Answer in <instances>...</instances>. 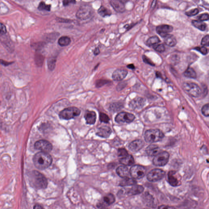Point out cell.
Instances as JSON below:
<instances>
[{"mask_svg": "<svg viewBox=\"0 0 209 209\" xmlns=\"http://www.w3.org/2000/svg\"><path fill=\"white\" fill-rule=\"evenodd\" d=\"M35 166L39 170H45L51 165L52 159L48 153L41 152L37 153L33 157Z\"/></svg>", "mask_w": 209, "mask_h": 209, "instance_id": "1", "label": "cell"}, {"mask_svg": "<svg viewBox=\"0 0 209 209\" xmlns=\"http://www.w3.org/2000/svg\"><path fill=\"white\" fill-rule=\"evenodd\" d=\"M164 137V134L159 129H150L145 133L144 139L148 143H154L161 141Z\"/></svg>", "mask_w": 209, "mask_h": 209, "instance_id": "2", "label": "cell"}, {"mask_svg": "<svg viewBox=\"0 0 209 209\" xmlns=\"http://www.w3.org/2000/svg\"><path fill=\"white\" fill-rule=\"evenodd\" d=\"M183 88L185 91L193 97H198L201 94V89L195 83L187 82L183 83Z\"/></svg>", "mask_w": 209, "mask_h": 209, "instance_id": "3", "label": "cell"}, {"mask_svg": "<svg viewBox=\"0 0 209 209\" xmlns=\"http://www.w3.org/2000/svg\"><path fill=\"white\" fill-rule=\"evenodd\" d=\"M32 182L33 185L36 188L44 189L48 185L46 178L40 173L34 171L32 174Z\"/></svg>", "mask_w": 209, "mask_h": 209, "instance_id": "4", "label": "cell"}, {"mask_svg": "<svg viewBox=\"0 0 209 209\" xmlns=\"http://www.w3.org/2000/svg\"><path fill=\"white\" fill-rule=\"evenodd\" d=\"M81 114L79 109L75 107H69L65 109L59 114V117L61 119L70 120L78 117Z\"/></svg>", "mask_w": 209, "mask_h": 209, "instance_id": "5", "label": "cell"}, {"mask_svg": "<svg viewBox=\"0 0 209 209\" xmlns=\"http://www.w3.org/2000/svg\"><path fill=\"white\" fill-rule=\"evenodd\" d=\"M169 158L170 155L167 152H160L154 156L153 160V164L156 166H165L168 162Z\"/></svg>", "mask_w": 209, "mask_h": 209, "instance_id": "6", "label": "cell"}, {"mask_svg": "<svg viewBox=\"0 0 209 209\" xmlns=\"http://www.w3.org/2000/svg\"><path fill=\"white\" fill-rule=\"evenodd\" d=\"M165 175V171L161 169H154L148 173L147 178L150 182H157L162 179Z\"/></svg>", "mask_w": 209, "mask_h": 209, "instance_id": "7", "label": "cell"}, {"mask_svg": "<svg viewBox=\"0 0 209 209\" xmlns=\"http://www.w3.org/2000/svg\"><path fill=\"white\" fill-rule=\"evenodd\" d=\"M135 117L132 114L126 112H122L116 116L115 120L118 124H129L132 122Z\"/></svg>", "mask_w": 209, "mask_h": 209, "instance_id": "8", "label": "cell"}, {"mask_svg": "<svg viewBox=\"0 0 209 209\" xmlns=\"http://www.w3.org/2000/svg\"><path fill=\"white\" fill-rule=\"evenodd\" d=\"M93 11L92 8L89 5H85L81 7L77 12V17L81 20L89 19L92 16Z\"/></svg>", "mask_w": 209, "mask_h": 209, "instance_id": "9", "label": "cell"}, {"mask_svg": "<svg viewBox=\"0 0 209 209\" xmlns=\"http://www.w3.org/2000/svg\"><path fill=\"white\" fill-rule=\"evenodd\" d=\"M130 175L133 178L139 179L142 178L146 175V170L144 167L136 165H134L130 168Z\"/></svg>", "mask_w": 209, "mask_h": 209, "instance_id": "10", "label": "cell"}, {"mask_svg": "<svg viewBox=\"0 0 209 209\" xmlns=\"http://www.w3.org/2000/svg\"><path fill=\"white\" fill-rule=\"evenodd\" d=\"M34 148L42 152L48 153L51 151L52 146L49 141L45 140H40L35 142Z\"/></svg>", "mask_w": 209, "mask_h": 209, "instance_id": "11", "label": "cell"}, {"mask_svg": "<svg viewBox=\"0 0 209 209\" xmlns=\"http://www.w3.org/2000/svg\"><path fill=\"white\" fill-rule=\"evenodd\" d=\"M173 27L171 25H159L156 28L157 33L160 35L161 37L164 38L167 34L172 32Z\"/></svg>", "mask_w": 209, "mask_h": 209, "instance_id": "12", "label": "cell"}, {"mask_svg": "<svg viewBox=\"0 0 209 209\" xmlns=\"http://www.w3.org/2000/svg\"><path fill=\"white\" fill-rule=\"evenodd\" d=\"M128 74V71L123 69H118L115 70L112 74V77L114 80L120 81L126 77Z\"/></svg>", "mask_w": 209, "mask_h": 209, "instance_id": "13", "label": "cell"}, {"mask_svg": "<svg viewBox=\"0 0 209 209\" xmlns=\"http://www.w3.org/2000/svg\"><path fill=\"white\" fill-rule=\"evenodd\" d=\"M110 4L115 11L118 13H123L125 11V5L120 0H111Z\"/></svg>", "mask_w": 209, "mask_h": 209, "instance_id": "14", "label": "cell"}, {"mask_svg": "<svg viewBox=\"0 0 209 209\" xmlns=\"http://www.w3.org/2000/svg\"><path fill=\"white\" fill-rule=\"evenodd\" d=\"M112 131L110 128L107 126H103L97 130L96 135L100 137L107 138L112 134Z\"/></svg>", "mask_w": 209, "mask_h": 209, "instance_id": "15", "label": "cell"}, {"mask_svg": "<svg viewBox=\"0 0 209 209\" xmlns=\"http://www.w3.org/2000/svg\"><path fill=\"white\" fill-rule=\"evenodd\" d=\"M144 145L143 141L141 140H136L129 144V148L131 151L137 152L141 150Z\"/></svg>", "mask_w": 209, "mask_h": 209, "instance_id": "16", "label": "cell"}, {"mask_svg": "<svg viewBox=\"0 0 209 209\" xmlns=\"http://www.w3.org/2000/svg\"><path fill=\"white\" fill-rule=\"evenodd\" d=\"M146 100L141 97L136 98L130 103V107L133 109L141 108L144 106Z\"/></svg>", "mask_w": 209, "mask_h": 209, "instance_id": "17", "label": "cell"}, {"mask_svg": "<svg viewBox=\"0 0 209 209\" xmlns=\"http://www.w3.org/2000/svg\"><path fill=\"white\" fill-rule=\"evenodd\" d=\"M85 118L87 124L93 125L96 121V114L93 111H87L85 114Z\"/></svg>", "mask_w": 209, "mask_h": 209, "instance_id": "18", "label": "cell"}, {"mask_svg": "<svg viewBox=\"0 0 209 209\" xmlns=\"http://www.w3.org/2000/svg\"><path fill=\"white\" fill-rule=\"evenodd\" d=\"M146 152L149 156L154 157L160 153V151L159 146L156 145L151 144L146 148Z\"/></svg>", "mask_w": 209, "mask_h": 209, "instance_id": "19", "label": "cell"}, {"mask_svg": "<svg viewBox=\"0 0 209 209\" xmlns=\"http://www.w3.org/2000/svg\"><path fill=\"white\" fill-rule=\"evenodd\" d=\"M117 175L122 178L130 177V171H129L127 167L121 166L118 167L116 170Z\"/></svg>", "mask_w": 209, "mask_h": 209, "instance_id": "20", "label": "cell"}, {"mask_svg": "<svg viewBox=\"0 0 209 209\" xmlns=\"http://www.w3.org/2000/svg\"><path fill=\"white\" fill-rule=\"evenodd\" d=\"M144 189L142 186L134 185L128 191L127 194L129 196L137 195L142 193Z\"/></svg>", "mask_w": 209, "mask_h": 209, "instance_id": "21", "label": "cell"}, {"mask_svg": "<svg viewBox=\"0 0 209 209\" xmlns=\"http://www.w3.org/2000/svg\"><path fill=\"white\" fill-rule=\"evenodd\" d=\"M165 44L170 47H174L176 45L177 41L176 38L172 35L167 34L164 37Z\"/></svg>", "mask_w": 209, "mask_h": 209, "instance_id": "22", "label": "cell"}, {"mask_svg": "<svg viewBox=\"0 0 209 209\" xmlns=\"http://www.w3.org/2000/svg\"><path fill=\"white\" fill-rule=\"evenodd\" d=\"M121 164L126 166H131L135 164V160L133 157L131 155H128L124 157L121 158L119 160Z\"/></svg>", "mask_w": 209, "mask_h": 209, "instance_id": "23", "label": "cell"}, {"mask_svg": "<svg viewBox=\"0 0 209 209\" xmlns=\"http://www.w3.org/2000/svg\"><path fill=\"white\" fill-rule=\"evenodd\" d=\"M176 171H170L168 174V181L170 185L173 187L177 186L178 182L177 178L175 176Z\"/></svg>", "mask_w": 209, "mask_h": 209, "instance_id": "24", "label": "cell"}, {"mask_svg": "<svg viewBox=\"0 0 209 209\" xmlns=\"http://www.w3.org/2000/svg\"><path fill=\"white\" fill-rule=\"evenodd\" d=\"M136 182L135 179L130 178V177L124 178L123 180L120 182L119 186L122 187L127 186H133L136 184Z\"/></svg>", "mask_w": 209, "mask_h": 209, "instance_id": "25", "label": "cell"}, {"mask_svg": "<svg viewBox=\"0 0 209 209\" xmlns=\"http://www.w3.org/2000/svg\"><path fill=\"white\" fill-rule=\"evenodd\" d=\"M192 23L195 27L201 31H205L206 28V25L205 23L200 20H193Z\"/></svg>", "mask_w": 209, "mask_h": 209, "instance_id": "26", "label": "cell"}, {"mask_svg": "<svg viewBox=\"0 0 209 209\" xmlns=\"http://www.w3.org/2000/svg\"><path fill=\"white\" fill-rule=\"evenodd\" d=\"M71 39L69 37L63 36L59 38L58 43L61 46H66L68 45L71 43Z\"/></svg>", "mask_w": 209, "mask_h": 209, "instance_id": "27", "label": "cell"}, {"mask_svg": "<svg viewBox=\"0 0 209 209\" xmlns=\"http://www.w3.org/2000/svg\"><path fill=\"white\" fill-rule=\"evenodd\" d=\"M160 42L159 37L157 36H153L147 40V44L150 47H153L156 45Z\"/></svg>", "mask_w": 209, "mask_h": 209, "instance_id": "28", "label": "cell"}, {"mask_svg": "<svg viewBox=\"0 0 209 209\" xmlns=\"http://www.w3.org/2000/svg\"><path fill=\"white\" fill-rule=\"evenodd\" d=\"M99 14L101 16L105 17L106 16H110L112 14L110 11L107 8H105L104 6H101L100 7L98 11Z\"/></svg>", "mask_w": 209, "mask_h": 209, "instance_id": "29", "label": "cell"}, {"mask_svg": "<svg viewBox=\"0 0 209 209\" xmlns=\"http://www.w3.org/2000/svg\"><path fill=\"white\" fill-rule=\"evenodd\" d=\"M184 74L185 77L189 78H195L196 77V73L191 67H188L184 72Z\"/></svg>", "mask_w": 209, "mask_h": 209, "instance_id": "30", "label": "cell"}, {"mask_svg": "<svg viewBox=\"0 0 209 209\" xmlns=\"http://www.w3.org/2000/svg\"><path fill=\"white\" fill-rule=\"evenodd\" d=\"M103 200L107 205H110L115 201V198L113 194H109L104 197Z\"/></svg>", "mask_w": 209, "mask_h": 209, "instance_id": "31", "label": "cell"}, {"mask_svg": "<svg viewBox=\"0 0 209 209\" xmlns=\"http://www.w3.org/2000/svg\"><path fill=\"white\" fill-rule=\"evenodd\" d=\"M56 63V59L55 58H51L48 59V66L50 70L52 71L55 68Z\"/></svg>", "mask_w": 209, "mask_h": 209, "instance_id": "32", "label": "cell"}, {"mask_svg": "<svg viewBox=\"0 0 209 209\" xmlns=\"http://www.w3.org/2000/svg\"><path fill=\"white\" fill-rule=\"evenodd\" d=\"M99 119L101 122L107 124L109 122L110 119L108 116L106 114L101 113L99 115Z\"/></svg>", "mask_w": 209, "mask_h": 209, "instance_id": "33", "label": "cell"}, {"mask_svg": "<svg viewBox=\"0 0 209 209\" xmlns=\"http://www.w3.org/2000/svg\"><path fill=\"white\" fill-rule=\"evenodd\" d=\"M51 6L45 4L44 2H41L38 5V9L40 10L50 11Z\"/></svg>", "mask_w": 209, "mask_h": 209, "instance_id": "34", "label": "cell"}, {"mask_svg": "<svg viewBox=\"0 0 209 209\" xmlns=\"http://www.w3.org/2000/svg\"><path fill=\"white\" fill-rule=\"evenodd\" d=\"M154 50L160 53L164 52L165 51V47L163 44H157L153 47Z\"/></svg>", "mask_w": 209, "mask_h": 209, "instance_id": "35", "label": "cell"}, {"mask_svg": "<svg viewBox=\"0 0 209 209\" xmlns=\"http://www.w3.org/2000/svg\"><path fill=\"white\" fill-rule=\"evenodd\" d=\"M202 113L205 117H209V103L204 105L201 109Z\"/></svg>", "mask_w": 209, "mask_h": 209, "instance_id": "36", "label": "cell"}, {"mask_svg": "<svg viewBox=\"0 0 209 209\" xmlns=\"http://www.w3.org/2000/svg\"><path fill=\"white\" fill-rule=\"evenodd\" d=\"M118 153V156L121 157V158L124 157L128 155L127 151L125 148H121L119 149Z\"/></svg>", "mask_w": 209, "mask_h": 209, "instance_id": "37", "label": "cell"}, {"mask_svg": "<svg viewBox=\"0 0 209 209\" xmlns=\"http://www.w3.org/2000/svg\"><path fill=\"white\" fill-rule=\"evenodd\" d=\"M43 56L41 54H38L35 57L36 63L38 66H41L43 62Z\"/></svg>", "mask_w": 209, "mask_h": 209, "instance_id": "38", "label": "cell"}, {"mask_svg": "<svg viewBox=\"0 0 209 209\" xmlns=\"http://www.w3.org/2000/svg\"><path fill=\"white\" fill-rule=\"evenodd\" d=\"M201 44L204 46H209V35L205 36L201 40Z\"/></svg>", "mask_w": 209, "mask_h": 209, "instance_id": "39", "label": "cell"}, {"mask_svg": "<svg viewBox=\"0 0 209 209\" xmlns=\"http://www.w3.org/2000/svg\"><path fill=\"white\" fill-rule=\"evenodd\" d=\"M110 107L112 111H117L120 110L122 107V106L121 105L120 103H113Z\"/></svg>", "mask_w": 209, "mask_h": 209, "instance_id": "40", "label": "cell"}, {"mask_svg": "<svg viewBox=\"0 0 209 209\" xmlns=\"http://www.w3.org/2000/svg\"><path fill=\"white\" fill-rule=\"evenodd\" d=\"M195 49L200 52L202 54H204V55L207 54L208 52V50L207 48H205V47H196L195 48Z\"/></svg>", "mask_w": 209, "mask_h": 209, "instance_id": "41", "label": "cell"}, {"mask_svg": "<svg viewBox=\"0 0 209 209\" xmlns=\"http://www.w3.org/2000/svg\"><path fill=\"white\" fill-rule=\"evenodd\" d=\"M198 19L200 21H205L209 19V15L207 13L202 14L198 17Z\"/></svg>", "mask_w": 209, "mask_h": 209, "instance_id": "42", "label": "cell"}, {"mask_svg": "<svg viewBox=\"0 0 209 209\" xmlns=\"http://www.w3.org/2000/svg\"><path fill=\"white\" fill-rule=\"evenodd\" d=\"M199 10H198V9H194L186 12V14L187 16H192L196 15L199 13Z\"/></svg>", "mask_w": 209, "mask_h": 209, "instance_id": "43", "label": "cell"}, {"mask_svg": "<svg viewBox=\"0 0 209 209\" xmlns=\"http://www.w3.org/2000/svg\"><path fill=\"white\" fill-rule=\"evenodd\" d=\"M142 60H143V61L145 63L150 65V66H155V65H154V64L152 62L151 60H150V59H149L148 58H147L146 56H142Z\"/></svg>", "mask_w": 209, "mask_h": 209, "instance_id": "44", "label": "cell"}, {"mask_svg": "<svg viewBox=\"0 0 209 209\" xmlns=\"http://www.w3.org/2000/svg\"><path fill=\"white\" fill-rule=\"evenodd\" d=\"M108 81L106 80H99L96 82V86L97 87H101L104 85L107 84Z\"/></svg>", "mask_w": 209, "mask_h": 209, "instance_id": "45", "label": "cell"}, {"mask_svg": "<svg viewBox=\"0 0 209 209\" xmlns=\"http://www.w3.org/2000/svg\"><path fill=\"white\" fill-rule=\"evenodd\" d=\"M63 5L65 6H67L70 5L75 4L76 3V0H63Z\"/></svg>", "mask_w": 209, "mask_h": 209, "instance_id": "46", "label": "cell"}, {"mask_svg": "<svg viewBox=\"0 0 209 209\" xmlns=\"http://www.w3.org/2000/svg\"><path fill=\"white\" fill-rule=\"evenodd\" d=\"M7 30L6 28L3 24H1V35L5 34L6 33Z\"/></svg>", "mask_w": 209, "mask_h": 209, "instance_id": "47", "label": "cell"}, {"mask_svg": "<svg viewBox=\"0 0 209 209\" xmlns=\"http://www.w3.org/2000/svg\"><path fill=\"white\" fill-rule=\"evenodd\" d=\"M125 86H126V83H124V82L123 83L122 82V83H120V84L118 85L117 87V89L118 91H120V90L124 89Z\"/></svg>", "mask_w": 209, "mask_h": 209, "instance_id": "48", "label": "cell"}, {"mask_svg": "<svg viewBox=\"0 0 209 209\" xmlns=\"http://www.w3.org/2000/svg\"><path fill=\"white\" fill-rule=\"evenodd\" d=\"M13 63V62L11 63L10 62H6V61H3V60H2V61H1V63H2V65H4L5 66H9V65L11 64V63Z\"/></svg>", "mask_w": 209, "mask_h": 209, "instance_id": "49", "label": "cell"}, {"mask_svg": "<svg viewBox=\"0 0 209 209\" xmlns=\"http://www.w3.org/2000/svg\"><path fill=\"white\" fill-rule=\"evenodd\" d=\"M159 209H172L174 208V207H169L168 206H166V205H161L160 207H159Z\"/></svg>", "mask_w": 209, "mask_h": 209, "instance_id": "50", "label": "cell"}, {"mask_svg": "<svg viewBox=\"0 0 209 209\" xmlns=\"http://www.w3.org/2000/svg\"><path fill=\"white\" fill-rule=\"evenodd\" d=\"M157 3V0H153V2H152L151 8L152 9H153V8H155L156 5Z\"/></svg>", "mask_w": 209, "mask_h": 209, "instance_id": "51", "label": "cell"}, {"mask_svg": "<svg viewBox=\"0 0 209 209\" xmlns=\"http://www.w3.org/2000/svg\"><path fill=\"white\" fill-rule=\"evenodd\" d=\"M100 52L99 49L98 48H96L95 49V51H94V54L95 55H98Z\"/></svg>", "mask_w": 209, "mask_h": 209, "instance_id": "52", "label": "cell"}, {"mask_svg": "<svg viewBox=\"0 0 209 209\" xmlns=\"http://www.w3.org/2000/svg\"><path fill=\"white\" fill-rule=\"evenodd\" d=\"M127 67L128 68L130 69L131 70H134L135 69V66H134L133 64H132L128 65Z\"/></svg>", "mask_w": 209, "mask_h": 209, "instance_id": "53", "label": "cell"}, {"mask_svg": "<svg viewBox=\"0 0 209 209\" xmlns=\"http://www.w3.org/2000/svg\"><path fill=\"white\" fill-rule=\"evenodd\" d=\"M43 207H42L41 206V205H35L34 207V209H37V208H42Z\"/></svg>", "mask_w": 209, "mask_h": 209, "instance_id": "54", "label": "cell"}, {"mask_svg": "<svg viewBox=\"0 0 209 209\" xmlns=\"http://www.w3.org/2000/svg\"><path fill=\"white\" fill-rule=\"evenodd\" d=\"M156 76L159 78H161V74L160 72H156Z\"/></svg>", "mask_w": 209, "mask_h": 209, "instance_id": "55", "label": "cell"}]
</instances>
